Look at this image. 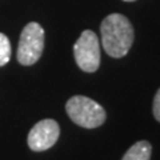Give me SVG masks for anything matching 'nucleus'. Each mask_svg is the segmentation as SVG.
<instances>
[{"instance_id":"nucleus-7","label":"nucleus","mask_w":160,"mask_h":160,"mask_svg":"<svg viewBox=\"0 0 160 160\" xmlns=\"http://www.w3.org/2000/svg\"><path fill=\"white\" fill-rule=\"evenodd\" d=\"M11 43H9V39L6 36L4 33L0 32V67L6 66L11 59Z\"/></svg>"},{"instance_id":"nucleus-5","label":"nucleus","mask_w":160,"mask_h":160,"mask_svg":"<svg viewBox=\"0 0 160 160\" xmlns=\"http://www.w3.org/2000/svg\"><path fill=\"white\" fill-rule=\"evenodd\" d=\"M60 128L56 120L44 119L32 127L28 133V147L35 152H42L51 148L58 142Z\"/></svg>"},{"instance_id":"nucleus-4","label":"nucleus","mask_w":160,"mask_h":160,"mask_svg":"<svg viewBox=\"0 0 160 160\" xmlns=\"http://www.w3.org/2000/svg\"><path fill=\"white\" fill-rule=\"evenodd\" d=\"M73 55L78 67L84 72H95L100 66L99 38L91 29H86L73 46Z\"/></svg>"},{"instance_id":"nucleus-2","label":"nucleus","mask_w":160,"mask_h":160,"mask_svg":"<svg viewBox=\"0 0 160 160\" xmlns=\"http://www.w3.org/2000/svg\"><path fill=\"white\" fill-rule=\"evenodd\" d=\"M66 111L75 124L83 128H98L106 122V111L95 100L76 95L68 99Z\"/></svg>"},{"instance_id":"nucleus-8","label":"nucleus","mask_w":160,"mask_h":160,"mask_svg":"<svg viewBox=\"0 0 160 160\" xmlns=\"http://www.w3.org/2000/svg\"><path fill=\"white\" fill-rule=\"evenodd\" d=\"M152 111H153L155 119L160 123V88H159V91L156 92V95H155V98H153V108H152Z\"/></svg>"},{"instance_id":"nucleus-9","label":"nucleus","mask_w":160,"mask_h":160,"mask_svg":"<svg viewBox=\"0 0 160 160\" xmlns=\"http://www.w3.org/2000/svg\"><path fill=\"white\" fill-rule=\"evenodd\" d=\"M124 2H135V0H124Z\"/></svg>"},{"instance_id":"nucleus-1","label":"nucleus","mask_w":160,"mask_h":160,"mask_svg":"<svg viewBox=\"0 0 160 160\" xmlns=\"http://www.w3.org/2000/svg\"><path fill=\"white\" fill-rule=\"evenodd\" d=\"M100 32L104 51L112 58L126 56L133 44V27L122 13L108 15L100 24Z\"/></svg>"},{"instance_id":"nucleus-6","label":"nucleus","mask_w":160,"mask_h":160,"mask_svg":"<svg viewBox=\"0 0 160 160\" xmlns=\"http://www.w3.org/2000/svg\"><path fill=\"white\" fill-rule=\"evenodd\" d=\"M152 153V146L147 140H140L126 152L122 160H149Z\"/></svg>"},{"instance_id":"nucleus-3","label":"nucleus","mask_w":160,"mask_h":160,"mask_svg":"<svg viewBox=\"0 0 160 160\" xmlns=\"http://www.w3.org/2000/svg\"><path fill=\"white\" fill-rule=\"evenodd\" d=\"M44 49V29L36 22L28 23L20 35L16 58L22 66H32L40 59Z\"/></svg>"}]
</instances>
